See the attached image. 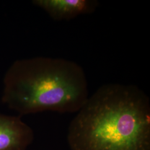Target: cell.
Instances as JSON below:
<instances>
[{
  "instance_id": "cell-3",
  "label": "cell",
  "mask_w": 150,
  "mask_h": 150,
  "mask_svg": "<svg viewBox=\"0 0 150 150\" xmlns=\"http://www.w3.org/2000/svg\"><path fill=\"white\" fill-rule=\"evenodd\" d=\"M33 138L32 129L20 117L0 113V150H27Z\"/></svg>"
},
{
  "instance_id": "cell-1",
  "label": "cell",
  "mask_w": 150,
  "mask_h": 150,
  "mask_svg": "<svg viewBox=\"0 0 150 150\" xmlns=\"http://www.w3.org/2000/svg\"><path fill=\"white\" fill-rule=\"evenodd\" d=\"M71 150H150V100L139 87H99L69 126Z\"/></svg>"
},
{
  "instance_id": "cell-2",
  "label": "cell",
  "mask_w": 150,
  "mask_h": 150,
  "mask_svg": "<svg viewBox=\"0 0 150 150\" xmlns=\"http://www.w3.org/2000/svg\"><path fill=\"white\" fill-rule=\"evenodd\" d=\"M88 97L84 70L69 59H18L4 79L2 101L20 115L44 111L77 112Z\"/></svg>"
},
{
  "instance_id": "cell-4",
  "label": "cell",
  "mask_w": 150,
  "mask_h": 150,
  "mask_svg": "<svg viewBox=\"0 0 150 150\" xmlns=\"http://www.w3.org/2000/svg\"><path fill=\"white\" fill-rule=\"evenodd\" d=\"M32 3L42 8L55 21H69L78 16L96 11V0H35Z\"/></svg>"
}]
</instances>
